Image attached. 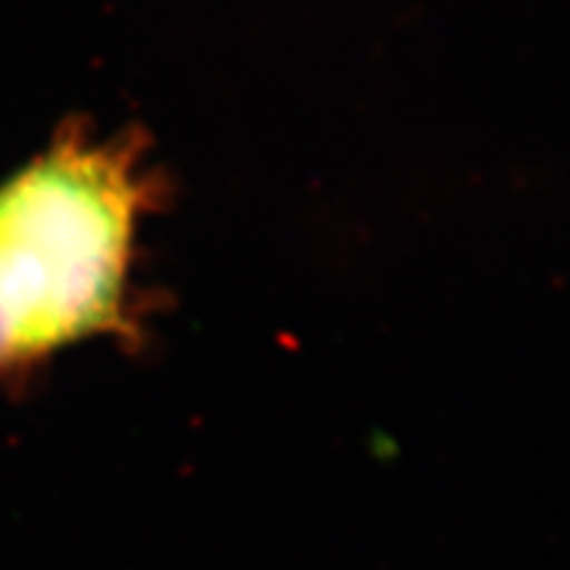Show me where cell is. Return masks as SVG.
<instances>
[{
  "instance_id": "obj_1",
  "label": "cell",
  "mask_w": 570,
  "mask_h": 570,
  "mask_svg": "<svg viewBox=\"0 0 570 570\" xmlns=\"http://www.w3.org/2000/svg\"><path fill=\"white\" fill-rule=\"evenodd\" d=\"M142 204L130 148L80 135L0 185V375L122 327Z\"/></svg>"
}]
</instances>
